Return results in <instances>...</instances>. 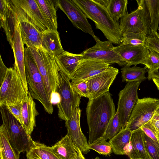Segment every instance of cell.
Wrapping results in <instances>:
<instances>
[{
    "label": "cell",
    "instance_id": "obj_1",
    "mask_svg": "<svg viewBox=\"0 0 159 159\" xmlns=\"http://www.w3.org/2000/svg\"><path fill=\"white\" fill-rule=\"evenodd\" d=\"M116 112L111 94L109 91L89 100L86 108L89 131L88 145L103 137L109 122Z\"/></svg>",
    "mask_w": 159,
    "mask_h": 159
},
{
    "label": "cell",
    "instance_id": "obj_2",
    "mask_svg": "<svg viewBox=\"0 0 159 159\" xmlns=\"http://www.w3.org/2000/svg\"><path fill=\"white\" fill-rule=\"evenodd\" d=\"M85 14L87 18L95 23L107 39L113 43L120 44L122 40L118 22L111 16L107 8L96 0H72Z\"/></svg>",
    "mask_w": 159,
    "mask_h": 159
},
{
    "label": "cell",
    "instance_id": "obj_3",
    "mask_svg": "<svg viewBox=\"0 0 159 159\" xmlns=\"http://www.w3.org/2000/svg\"><path fill=\"white\" fill-rule=\"evenodd\" d=\"M26 47L37 65L51 101L52 97L57 93V90L59 83L60 68L55 56L46 51L41 47Z\"/></svg>",
    "mask_w": 159,
    "mask_h": 159
},
{
    "label": "cell",
    "instance_id": "obj_4",
    "mask_svg": "<svg viewBox=\"0 0 159 159\" xmlns=\"http://www.w3.org/2000/svg\"><path fill=\"white\" fill-rule=\"evenodd\" d=\"M24 60L29 92L33 99L40 102L47 112L52 114L53 104L49 99L43 78L37 65L26 47L24 49Z\"/></svg>",
    "mask_w": 159,
    "mask_h": 159
},
{
    "label": "cell",
    "instance_id": "obj_5",
    "mask_svg": "<svg viewBox=\"0 0 159 159\" xmlns=\"http://www.w3.org/2000/svg\"><path fill=\"white\" fill-rule=\"evenodd\" d=\"M2 125L7 133L9 142L17 154L27 152L33 140L23 126L5 107H0Z\"/></svg>",
    "mask_w": 159,
    "mask_h": 159
},
{
    "label": "cell",
    "instance_id": "obj_6",
    "mask_svg": "<svg viewBox=\"0 0 159 159\" xmlns=\"http://www.w3.org/2000/svg\"><path fill=\"white\" fill-rule=\"evenodd\" d=\"M28 94L18 72L14 68H8L0 84V107L22 103L27 100Z\"/></svg>",
    "mask_w": 159,
    "mask_h": 159
},
{
    "label": "cell",
    "instance_id": "obj_7",
    "mask_svg": "<svg viewBox=\"0 0 159 159\" xmlns=\"http://www.w3.org/2000/svg\"><path fill=\"white\" fill-rule=\"evenodd\" d=\"M68 77L60 70L59 83L57 92L60 96L57 104L59 118L65 121L71 117L75 109L80 103V97L73 90Z\"/></svg>",
    "mask_w": 159,
    "mask_h": 159
},
{
    "label": "cell",
    "instance_id": "obj_8",
    "mask_svg": "<svg viewBox=\"0 0 159 159\" xmlns=\"http://www.w3.org/2000/svg\"><path fill=\"white\" fill-rule=\"evenodd\" d=\"M16 16L27 20L42 31L51 30L36 0H9Z\"/></svg>",
    "mask_w": 159,
    "mask_h": 159
},
{
    "label": "cell",
    "instance_id": "obj_9",
    "mask_svg": "<svg viewBox=\"0 0 159 159\" xmlns=\"http://www.w3.org/2000/svg\"><path fill=\"white\" fill-rule=\"evenodd\" d=\"M159 108V99L150 97L139 98L129 118L126 128L133 131L150 120Z\"/></svg>",
    "mask_w": 159,
    "mask_h": 159
},
{
    "label": "cell",
    "instance_id": "obj_10",
    "mask_svg": "<svg viewBox=\"0 0 159 159\" xmlns=\"http://www.w3.org/2000/svg\"><path fill=\"white\" fill-rule=\"evenodd\" d=\"M96 44L81 53L83 59L101 61L110 64L117 63L120 66H125V63L120 55L113 50V43L107 40L101 41L96 36L93 38Z\"/></svg>",
    "mask_w": 159,
    "mask_h": 159
},
{
    "label": "cell",
    "instance_id": "obj_11",
    "mask_svg": "<svg viewBox=\"0 0 159 159\" xmlns=\"http://www.w3.org/2000/svg\"><path fill=\"white\" fill-rule=\"evenodd\" d=\"M141 83L139 81L127 82L118 94L116 111L122 129L126 127L132 109L139 99L138 90Z\"/></svg>",
    "mask_w": 159,
    "mask_h": 159
},
{
    "label": "cell",
    "instance_id": "obj_12",
    "mask_svg": "<svg viewBox=\"0 0 159 159\" xmlns=\"http://www.w3.org/2000/svg\"><path fill=\"white\" fill-rule=\"evenodd\" d=\"M119 73V70L110 66L107 69L86 80L89 94V100L94 99L109 91Z\"/></svg>",
    "mask_w": 159,
    "mask_h": 159
},
{
    "label": "cell",
    "instance_id": "obj_13",
    "mask_svg": "<svg viewBox=\"0 0 159 159\" xmlns=\"http://www.w3.org/2000/svg\"><path fill=\"white\" fill-rule=\"evenodd\" d=\"M57 5L75 27L93 38L96 36L85 15L72 0H57Z\"/></svg>",
    "mask_w": 159,
    "mask_h": 159
},
{
    "label": "cell",
    "instance_id": "obj_14",
    "mask_svg": "<svg viewBox=\"0 0 159 159\" xmlns=\"http://www.w3.org/2000/svg\"><path fill=\"white\" fill-rule=\"evenodd\" d=\"M139 16L145 26L148 35L157 32L159 23V0H137Z\"/></svg>",
    "mask_w": 159,
    "mask_h": 159
},
{
    "label": "cell",
    "instance_id": "obj_15",
    "mask_svg": "<svg viewBox=\"0 0 159 159\" xmlns=\"http://www.w3.org/2000/svg\"><path fill=\"white\" fill-rule=\"evenodd\" d=\"M81 110L79 107L77 108L71 118L65 121L67 129V134L69 136L75 146L84 154L89 152L87 138L82 133L80 125V117Z\"/></svg>",
    "mask_w": 159,
    "mask_h": 159
},
{
    "label": "cell",
    "instance_id": "obj_16",
    "mask_svg": "<svg viewBox=\"0 0 159 159\" xmlns=\"http://www.w3.org/2000/svg\"><path fill=\"white\" fill-rule=\"evenodd\" d=\"M110 65L101 61L83 59L69 79L71 84L86 81L106 69Z\"/></svg>",
    "mask_w": 159,
    "mask_h": 159
},
{
    "label": "cell",
    "instance_id": "obj_17",
    "mask_svg": "<svg viewBox=\"0 0 159 159\" xmlns=\"http://www.w3.org/2000/svg\"><path fill=\"white\" fill-rule=\"evenodd\" d=\"M11 48L13 51L14 57V68L18 72L21 78L26 91L28 94L29 89L27 83L25 65V48L21 36L18 20L16 26Z\"/></svg>",
    "mask_w": 159,
    "mask_h": 159
},
{
    "label": "cell",
    "instance_id": "obj_18",
    "mask_svg": "<svg viewBox=\"0 0 159 159\" xmlns=\"http://www.w3.org/2000/svg\"><path fill=\"white\" fill-rule=\"evenodd\" d=\"M0 27L4 30L7 40L11 47L18 20L9 0H0Z\"/></svg>",
    "mask_w": 159,
    "mask_h": 159
},
{
    "label": "cell",
    "instance_id": "obj_19",
    "mask_svg": "<svg viewBox=\"0 0 159 159\" xmlns=\"http://www.w3.org/2000/svg\"><path fill=\"white\" fill-rule=\"evenodd\" d=\"M113 50L126 63V65L130 66L142 64L148 49L144 46H135L121 43L117 46H114Z\"/></svg>",
    "mask_w": 159,
    "mask_h": 159
},
{
    "label": "cell",
    "instance_id": "obj_20",
    "mask_svg": "<svg viewBox=\"0 0 159 159\" xmlns=\"http://www.w3.org/2000/svg\"><path fill=\"white\" fill-rule=\"evenodd\" d=\"M17 17L24 45L26 47H41L42 31L30 21Z\"/></svg>",
    "mask_w": 159,
    "mask_h": 159
},
{
    "label": "cell",
    "instance_id": "obj_21",
    "mask_svg": "<svg viewBox=\"0 0 159 159\" xmlns=\"http://www.w3.org/2000/svg\"><path fill=\"white\" fill-rule=\"evenodd\" d=\"M144 134L140 128L132 131L125 152L130 159H151L145 146Z\"/></svg>",
    "mask_w": 159,
    "mask_h": 159
},
{
    "label": "cell",
    "instance_id": "obj_22",
    "mask_svg": "<svg viewBox=\"0 0 159 159\" xmlns=\"http://www.w3.org/2000/svg\"><path fill=\"white\" fill-rule=\"evenodd\" d=\"M119 27L122 35L125 34L133 32H143L147 35V31L140 18L137 9L127 13L121 18Z\"/></svg>",
    "mask_w": 159,
    "mask_h": 159
},
{
    "label": "cell",
    "instance_id": "obj_23",
    "mask_svg": "<svg viewBox=\"0 0 159 159\" xmlns=\"http://www.w3.org/2000/svg\"><path fill=\"white\" fill-rule=\"evenodd\" d=\"M39 114L35 103L29 92L27 100L22 105V126L29 134L31 135L35 126V117Z\"/></svg>",
    "mask_w": 159,
    "mask_h": 159
},
{
    "label": "cell",
    "instance_id": "obj_24",
    "mask_svg": "<svg viewBox=\"0 0 159 159\" xmlns=\"http://www.w3.org/2000/svg\"><path fill=\"white\" fill-rule=\"evenodd\" d=\"M55 58L60 70L66 75L69 79L83 60L81 53L74 54L65 50L55 56Z\"/></svg>",
    "mask_w": 159,
    "mask_h": 159
},
{
    "label": "cell",
    "instance_id": "obj_25",
    "mask_svg": "<svg viewBox=\"0 0 159 159\" xmlns=\"http://www.w3.org/2000/svg\"><path fill=\"white\" fill-rule=\"evenodd\" d=\"M41 47L55 56L63 52L64 50L57 30H48L42 31Z\"/></svg>",
    "mask_w": 159,
    "mask_h": 159
},
{
    "label": "cell",
    "instance_id": "obj_26",
    "mask_svg": "<svg viewBox=\"0 0 159 159\" xmlns=\"http://www.w3.org/2000/svg\"><path fill=\"white\" fill-rule=\"evenodd\" d=\"M50 148L61 159H75L77 156V149L67 134Z\"/></svg>",
    "mask_w": 159,
    "mask_h": 159
},
{
    "label": "cell",
    "instance_id": "obj_27",
    "mask_svg": "<svg viewBox=\"0 0 159 159\" xmlns=\"http://www.w3.org/2000/svg\"><path fill=\"white\" fill-rule=\"evenodd\" d=\"M132 131L129 128L122 129L109 140L112 152L116 155H125L126 149L130 141Z\"/></svg>",
    "mask_w": 159,
    "mask_h": 159
},
{
    "label": "cell",
    "instance_id": "obj_28",
    "mask_svg": "<svg viewBox=\"0 0 159 159\" xmlns=\"http://www.w3.org/2000/svg\"><path fill=\"white\" fill-rule=\"evenodd\" d=\"M36 1L49 24L51 29L57 30L56 12L58 8L57 0H36Z\"/></svg>",
    "mask_w": 159,
    "mask_h": 159
},
{
    "label": "cell",
    "instance_id": "obj_29",
    "mask_svg": "<svg viewBox=\"0 0 159 159\" xmlns=\"http://www.w3.org/2000/svg\"><path fill=\"white\" fill-rule=\"evenodd\" d=\"M26 152L28 159H61L52 151L50 147L34 141Z\"/></svg>",
    "mask_w": 159,
    "mask_h": 159
},
{
    "label": "cell",
    "instance_id": "obj_30",
    "mask_svg": "<svg viewBox=\"0 0 159 159\" xmlns=\"http://www.w3.org/2000/svg\"><path fill=\"white\" fill-rule=\"evenodd\" d=\"M147 68L146 66L143 68L137 66L130 67L126 65L121 69L122 81L141 82L147 78L145 76V74L147 72Z\"/></svg>",
    "mask_w": 159,
    "mask_h": 159
},
{
    "label": "cell",
    "instance_id": "obj_31",
    "mask_svg": "<svg viewBox=\"0 0 159 159\" xmlns=\"http://www.w3.org/2000/svg\"><path fill=\"white\" fill-rule=\"evenodd\" d=\"M19 155L11 144L6 131L2 125L0 127V159H19Z\"/></svg>",
    "mask_w": 159,
    "mask_h": 159
},
{
    "label": "cell",
    "instance_id": "obj_32",
    "mask_svg": "<svg viewBox=\"0 0 159 159\" xmlns=\"http://www.w3.org/2000/svg\"><path fill=\"white\" fill-rule=\"evenodd\" d=\"M127 0H109L106 7L109 14L113 19L118 22L119 19L127 13Z\"/></svg>",
    "mask_w": 159,
    "mask_h": 159
},
{
    "label": "cell",
    "instance_id": "obj_33",
    "mask_svg": "<svg viewBox=\"0 0 159 159\" xmlns=\"http://www.w3.org/2000/svg\"><path fill=\"white\" fill-rule=\"evenodd\" d=\"M121 43L135 46H145L147 35L144 33L130 32L122 35Z\"/></svg>",
    "mask_w": 159,
    "mask_h": 159
},
{
    "label": "cell",
    "instance_id": "obj_34",
    "mask_svg": "<svg viewBox=\"0 0 159 159\" xmlns=\"http://www.w3.org/2000/svg\"><path fill=\"white\" fill-rule=\"evenodd\" d=\"M89 149L93 150L99 154L110 155L112 153L111 147L103 137H99L91 144L88 145Z\"/></svg>",
    "mask_w": 159,
    "mask_h": 159
},
{
    "label": "cell",
    "instance_id": "obj_35",
    "mask_svg": "<svg viewBox=\"0 0 159 159\" xmlns=\"http://www.w3.org/2000/svg\"><path fill=\"white\" fill-rule=\"evenodd\" d=\"M118 112L109 122L103 137L106 140H110L119 133L122 129Z\"/></svg>",
    "mask_w": 159,
    "mask_h": 159
},
{
    "label": "cell",
    "instance_id": "obj_36",
    "mask_svg": "<svg viewBox=\"0 0 159 159\" xmlns=\"http://www.w3.org/2000/svg\"><path fill=\"white\" fill-rule=\"evenodd\" d=\"M142 64L147 67L148 71L153 72L158 70L159 69V54L148 49Z\"/></svg>",
    "mask_w": 159,
    "mask_h": 159
},
{
    "label": "cell",
    "instance_id": "obj_37",
    "mask_svg": "<svg viewBox=\"0 0 159 159\" xmlns=\"http://www.w3.org/2000/svg\"><path fill=\"white\" fill-rule=\"evenodd\" d=\"M144 137L146 148L151 159H159V142L153 140L144 133Z\"/></svg>",
    "mask_w": 159,
    "mask_h": 159
},
{
    "label": "cell",
    "instance_id": "obj_38",
    "mask_svg": "<svg viewBox=\"0 0 159 159\" xmlns=\"http://www.w3.org/2000/svg\"><path fill=\"white\" fill-rule=\"evenodd\" d=\"M147 48L159 54V34L152 31L147 36L144 46Z\"/></svg>",
    "mask_w": 159,
    "mask_h": 159
},
{
    "label": "cell",
    "instance_id": "obj_39",
    "mask_svg": "<svg viewBox=\"0 0 159 159\" xmlns=\"http://www.w3.org/2000/svg\"><path fill=\"white\" fill-rule=\"evenodd\" d=\"M71 85L75 92L80 98L84 97L89 98V94L86 81H82Z\"/></svg>",
    "mask_w": 159,
    "mask_h": 159
},
{
    "label": "cell",
    "instance_id": "obj_40",
    "mask_svg": "<svg viewBox=\"0 0 159 159\" xmlns=\"http://www.w3.org/2000/svg\"><path fill=\"white\" fill-rule=\"evenodd\" d=\"M22 103L14 105H7L5 106L22 125L23 123L22 115Z\"/></svg>",
    "mask_w": 159,
    "mask_h": 159
},
{
    "label": "cell",
    "instance_id": "obj_41",
    "mask_svg": "<svg viewBox=\"0 0 159 159\" xmlns=\"http://www.w3.org/2000/svg\"><path fill=\"white\" fill-rule=\"evenodd\" d=\"M140 128L150 138L155 141L159 142V137L156 133L150 121L144 124Z\"/></svg>",
    "mask_w": 159,
    "mask_h": 159
},
{
    "label": "cell",
    "instance_id": "obj_42",
    "mask_svg": "<svg viewBox=\"0 0 159 159\" xmlns=\"http://www.w3.org/2000/svg\"><path fill=\"white\" fill-rule=\"evenodd\" d=\"M150 121L159 137V108L156 111Z\"/></svg>",
    "mask_w": 159,
    "mask_h": 159
},
{
    "label": "cell",
    "instance_id": "obj_43",
    "mask_svg": "<svg viewBox=\"0 0 159 159\" xmlns=\"http://www.w3.org/2000/svg\"><path fill=\"white\" fill-rule=\"evenodd\" d=\"M8 68L4 63L0 55V83H2L4 79Z\"/></svg>",
    "mask_w": 159,
    "mask_h": 159
},
{
    "label": "cell",
    "instance_id": "obj_44",
    "mask_svg": "<svg viewBox=\"0 0 159 159\" xmlns=\"http://www.w3.org/2000/svg\"><path fill=\"white\" fill-rule=\"evenodd\" d=\"M147 72L148 74L147 78L148 80H150L152 79L159 80V69L153 72L147 71Z\"/></svg>",
    "mask_w": 159,
    "mask_h": 159
},
{
    "label": "cell",
    "instance_id": "obj_45",
    "mask_svg": "<svg viewBox=\"0 0 159 159\" xmlns=\"http://www.w3.org/2000/svg\"><path fill=\"white\" fill-rule=\"evenodd\" d=\"M77 149V157L75 159H86L84 157L83 153L78 148L75 147Z\"/></svg>",
    "mask_w": 159,
    "mask_h": 159
},
{
    "label": "cell",
    "instance_id": "obj_46",
    "mask_svg": "<svg viewBox=\"0 0 159 159\" xmlns=\"http://www.w3.org/2000/svg\"><path fill=\"white\" fill-rule=\"evenodd\" d=\"M100 159L99 158V157H96L95 158H94V159Z\"/></svg>",
    "mask_w": 159,
    "mask_h": 159
},
{
    "label": "cell",
    "instance_id": "obj_47",
    "mask_svg": "<svg viewBox=\"0 0 159 159\" xmlns=\"http://www.w3.org/2000/svg\"><path fill=\"white\" fill-rule=\"evenodd\" d=\"M157 30H158V32H159L158 34H159V24H158V28Z\"/></svg>",
    "mask_w": 159,
    "mask_h": 159
},
{
    "label": "cell",
    "instance_id": "obj_48",
    "mask_svg": "<svg viewBox=\"0 0 159 159\" xmlns=\"http://www.w3.org/2000/svg\"><path fill=\"white\" fill-rule=\"evenodd\" d=\"M37 159L35 158H32V159Z\"/></svg>",
    "mask_w": 159,
    "mask_h": 159
}]
</instances>
